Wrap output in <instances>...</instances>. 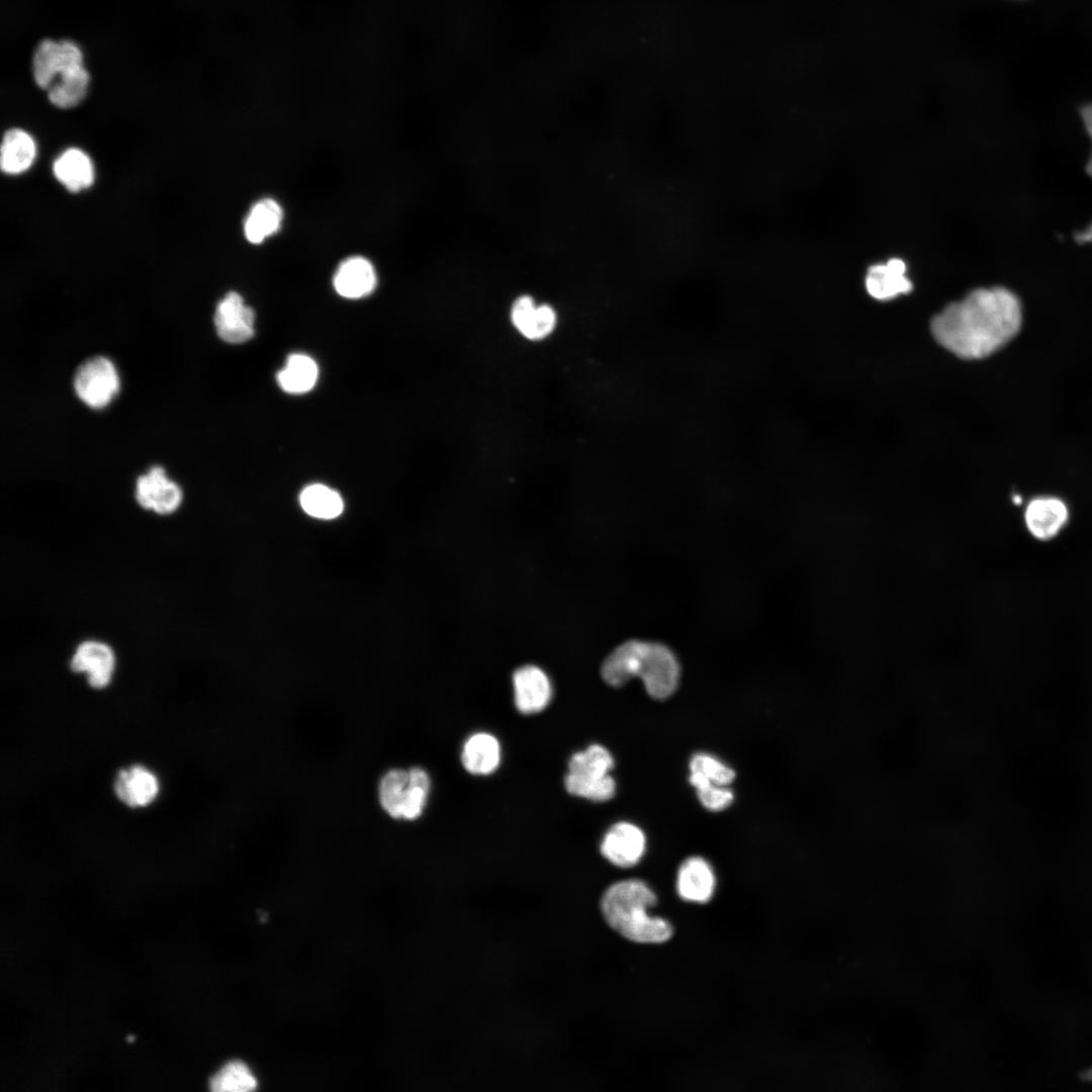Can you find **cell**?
<instances>
[{"label":"cell","instance_id":"cell-22","mask_svg":"<svg viewBox=\"0 0 1092 1092\" xmlns=\"http://www.w3.org/2000/svg\"><path fill=\"white\" fill-rule=\"evenodd\" d=\"M36 149L33 139L24 130H7L1 145V168L7 174H19L33 163Z\"/></svg>","mask_w":1092,"mask_h":1092},{"label":"cell","instance_id":"cell-18","mask_svg":"<svg viewBox=\"0 0 1092 1092\" xmlns=\"http://www.w3.org/2000/svg\"><path fill=\"white\" fill-rule=\"evenodd\" d=\"M118 799L129 807H145L159 792L157 778L147 768L133 765L118 772L114 782Z\"/></svg>","mask_w":1092,"mask_h":1092},{"label":"cell","instance_id":"cell-6","mask_svg":"<svg viewBox=\"0 0 1092 1092\" xmlns=\"http://www.w3.org/2000/svg\"><path fill=\"white\" fill-rule=\"evenodd\" d=\"M77 396L92 408L106 406L119 390V377L112 362L94 356L81 363L74 374Z\"/></svg>","mask_w":1092,"mask_h":1092},{"label":"cell","instance_id":"cell-24","mask_svg":"<svg viewBox=\"0 0 1092 1092\" xmlns=\"http://www.w3.org/2000/svg\"><path fill=\"white\" fill-rule=\"evenodd\" d=\"M89 85V73L84 65L70 69L60 75L48 88L50 101L61 108H70L79 104L86 96Z\"/></svg>","mask_w":1092,"mask_h":1092},{"label":"cell","instance_id":"cell-14","mask_svg":"<svg viewBox=\"0 0 1092 1092\" xmlns=\"http://www.w3.org/2000/svg\"><path fill=\"white\" fill-rule=\"evenodd\" d=\"M1068 508L1057 497H1036L1026 507L1024 520L1029 533L1038 540L1054 538L1067 524Z\"/></svg>","mask_w":1092,"mask_h":1092},{"label":"cell","instance_id":"cell-11","mask_svg":"<svg viewBox=\"0 0 1092 1092\" xmlns=\"http://www.w3.org/2000/svg\"><path fill=\"white\" fill-rule=\"evenodd\" d=\"M645 847L646 838L638 826L619 822L606 832L601 843V852L613 864L629 868L638 863Z\"/></svg>","mask_w":1092,"mask_h":1092},{"label":"cell","instance_id":"cell-30","mask_svg":"<svg viewBox=\"0 0 1092 1092\" xmlns=\"http://www.w3.org/2000/svg\"><path fill=\"white\" fill-rule=\"evenodd\" d=\"M1076 240L1079 243L1092 244V221L1081 232L1076 234Z\"/></svg>","mask_w":1092,"mask_h":1092},{"label":"cell","instance_id":"cell-17","mask_svg":"<svg viewBox=\"0 0 1092 1092\" xmlns=\"http://www.w3.org/2000/svg\"><path fill=\"white\" fill-rule=\"evenodd\" d=\"M511 320L524 337L541 340L553 331L556 313L550 305H536L532 297L523 295L514 302Z\"/></svg>","mask_w":1092,"mask_h":1092},{"label":"cell","instance_id":"cell-9","mask_svg":"<svg viewBox=\"0 0 1092 1092\" xmlns=\"http://www.w3.org/2000/svg\"><path fill=\"white\" fill-rule=\"evenodd\" d=\"M213 320L218 337L226 343L242 344L255 334V312L236 291L219 300Z\"/></svg>","mask_w":1092,"mask_h":1092},{"label":"cell","instance_id":"cell-2","mask_svg":"<svg viewBox=\"0 0 1092 1092\" xmlns=\"http://www.w3.org/2000/svg\"><path fill=\"white\" fill-rule=\"evenodd\" d=\"M601 674L612 687H621L632 677H639L649 696L663 700L677 689L680 665L674 652L665 644L633 639L622 643L606 657Z\"/></svg>","mask_w":1092,"mask_h":1092},{"label":"cell","instance_id":"cell-20","mask_svg":"<svg viewBox=\"0 0 1092 1092\" xmlns=\"http://www.w3.org/2000/svg\"><path fill=\"white\" fill-rule=\"evenodd\" d=\"M461 761L464 768L472 775L484 776L493 772L500 762L497 739L485 732L471 735L463 745Z\"/></svg>","mask_w":1092,"mask_h":1092},{"label":"cell","instance_id":"cell-10","mask_svg":"<svg viewBox=\"0 0 1092 1092\" xmlns=\"http://www.w3.org/2000/svg\"><path fill=\"white\" fill-rule=\"evenodd\" d=\"M74 672H84L93 689L107 687L115 668V654L106 642L88 639L80 642L70 660Z\"/></svg>","mask_w":1092,"mask_h":1092},{"label":"cell","instance_id":"cell-28","mask_svg":"<svg viewBox=\"0 0 1092 1092\" xmlns=\"http://www.w3.org/2000/svg\"><path fill=\"white\" fill-rule=\"evenodd\" d=\"M696 790L703 806L711 811L724 810L733 801V793L727 786L707 784Z\"/></svg>","mask_w":1092,"mask_h":1092},{"label":"cell","instance_id":"cell-13","mask_svg":"<svg viewBox=\"0 0 1092 1092\" xmlns=\"http://www.w3.org/2000/svg\"><path fill=\"white\" fill-rule=\"evenodd\" d=\"M333 284L337 293L345 298H362L375 289L377 273L366 257L350 256L339 264Z\"/></svg>","mask_w":1092,"mask_h":1092},{"label":"cell","instance_id":"cell-27","mask_svg":"<svg viewBox=\"0 0 1092 1092\" xmlns=\"http://www.w3.org/2000/svg\"><path fill=\"white\" fill-rule=\"evenodd\" d=\"M257 1086V1079L242 1061L226 1063L209 1081V1088L214 1092H246Z\"/></svg>","mask_w":1092,"mask_h":1092},{"label":"cell","instance_id":"cell-12","mask_svg":"<svg viewBox=\"0 0 1092 1092\" xmlns=\"http://www.w3.org/2000/svg\"><path fill=\"white\" fill-rule=\"evenodd\" d=\"M513 686L515 705L523 714L541 712L551 700L550 680L538 666L525 665L518 668L513 674Z\"/></svg>","mask_w":1092,"mask_h":1092},{"label":"cell","instance_id":"cell-5","mask_svg":"<svg viewBox=\"0 0 1092 1092\" xmlns=\"http://www.w3.org/2000/svg\"><path fill=\"white\" fill-rule=\"evenodd\" d=\"M613 767L614 759L610 751L600 744H592L570 757L565 788L569 794L577 797L596 802L608 801L616 791L615 781L610 775Z\"/></svg>","mask_w":1092,"mask_h":1092},{"label":"cell","instance_id":"cell-16","mask_svg":"<svg viewBox=\"0 0 1092 1092\" xmlns=\"http://www.w3.org/2000/svg\"><path fill=\"white\" fill-rule=\"evenodd\" d=\"M715 884L713 870L703 857H689L678 869L676 890L678 895L686 901L708 902L713 896Z\"/></svg>","mask_w":1092,"mask_h":1092},{"label":"cell","instance_id":"cell-15","mask_svg":"<svg viewBox=\"0 0 1092 1092\" xmlns=\"http://www.w3.org/2000/svg\"><path fill=\"white\" fill-rule=\"evenodd\" d=\"M906 270V263L898 258L871 266L866 278L868 293L878 300H889L910 292L913 286L905 275Z\"/></svg>","mask_w":1092,"mask_h":1092},{"label":"cell","instance_id":"cell-26","mask_svg":"<svg viewBox=\"0 0 1092 1092\" xmlns=\"http://www.w3.org/2000/svg\"><path fill=\"white\" fill-rule=\"evenodd\" d=\"M690 770V783L695 788L707 784L728 786L735 778L732 768L713 755L704 752L697 753L692 757Z\"/></svg>","mask_w":1092,"mask_h":1092},{"label":"cell","instance_id":"cell-29","mask_svg":"<svg viewBox=\"0 0 1092 1092\" xmlns=\"http://www.w3.org/2000/svg\"><path fill=\"white\" fill-rule=\"evenodd\" d=\"M1081 118L1086 132L1092 141V103L1085 105L1081 109Z\"/></svg>","mask_w":1092,"mask_h":1092},{"label":"cell","instance_id":"cell-25","mask_svg":"<svg viewBox=\"0 0 1092 1092\" xmlns=\"http://www.w3.org/2000/svg\"><path fill=\"white\" fill-rule=\"evenodd\" d=\"M299 502L306 514L318 519H334L340 516L344 509L341 495L320 483L306 486L300 493Z\"/></svg>","mask_w":1092,"mask_h":1092},{"label":"cell","instance_id":"cell-23","mask_svg":"<svg viewBox=\"0 0 1092 1092\" xmlns=\"http://www.w3.org/2000/svg\"><path fill=\"white\" fill-rule=\"evenodd\" d=\"M318 368L315 361L304 354H291L285 366L278 372L279 386L289 393H304L316 383Z\"/></svg>","mask_w":1092,"mask_h":1092},{"label":"cell","instance_id":"cell-1","mask_svg":"<svg viewBox=\"0 0 1092 1092\" xmlns=\"http://www.w3.org/2000/svg\"><path fill=\"white\" fill-rule=\"evenodd\" d=\"M1021 322V303L1015 293L1004 287L978 288L935 315L931 332L957 356L979 359L1009 342Z\"/></svg>","mask_w":1092,"mask_h":1092},{"label":"cell","instance_id":"cell-7","mask_svg":"<svg viewBox=\"0 0 1092 1092\" xmlns=\"http://www.w3.org/2000/svg\"><path fill=\"white\" fill-rule=\"evenodd\" d=\"M134 497L142 509L169 516L180 508L183 492L167 477L163 467L155 465L136 478Z\"/></svg>","mask_w":1092,"mask_h":1092},{"label":"cell","instance_id":"cell-32","mask_svg":"<svg viewBox=\"0 0 1092 1092\" xmlns=\"http://www.w3.org/2000/svg\"><path fill=\"white\" fill-rule=\"evenodd\" d=\"M1021 500H1022V499H1021V497H1020L1019 495H1015V496L1013 497V502H1014L1015 504H1017V505L1021 504Z\"/></svg>","mask_w":1092,"mask_h":1092},{"label":"cell","instance_id":"cell-3","mask_svg":"<svg viewBox=\"0 0 1092 1092\" xmlns=\"http://www.w3.org/2000/svg\"><path fill=\"white\" fill-rule=\"evenodd\" d=\"M656 901L655 894L644 882L626 880L606 890L601 910L608 924L625 938L640 943H661L671 937L673 930L667 920L649 916L647 909Z\"/></svg>","mask_w":1092,"mask_h":1092},{"label":"cell","instance_id":"cell-21","mask_svg":"<svg viewBox=\"0 0 1092 1092\" xmlns=\"http://www.w3.org/2000/svg\"><path fill=\"white\" fill-rule=\"evenodd\" d=\"M56 178L70 191L78 192L89 187L94 180V168L90 158L79 149H68L54 162Z\"/></svg>","mask_w":1092,"mask_h":1092},{"label":"cell","instance_id":"cell-4","mask_svg":"<svg viewBox=\"0 0 1092 1092\" xmlns=\"http://www.w3.org/2000/svg\"><path fill=\"white\" fill-rule=\"evenodd\" d=\"M430 786L429 775L422 767L391 768L380 778L378 801L389 817L413 821L423 813Z\"/></svg>","mask_w":1092,"mask_h":1092},{"label":"cell","instance_id":"cell-8","mask_svg":"<svg viewBox=\"0 0 1092 1092\" xmlns=\"http://www.w3.org/2000/svg\"><path fill=\"white\" fill-rule=\"evenodd\" d=\"M81 65L83 54L75 42L44 39L33 56V77L38 87L48 90L61 74Z\"/></svg>","mask_w":1092,"mask_h":1092},{"label":"cell","instance_id":"cell-31","mask_svg":"<svg viewBox=\"0 0 1092 1092\" xmlns=\"http://www.w3.org/2000/svg\"><path fill=\"white\" fill-rule=\"evenodd\" d=\"M1086 170H1087L1088 174L1092 177V152H1091V154L1089 156V159L1087 161Z\"/></svg>","mask_w":1092,"mask_h":1092},{"label":"cell","instance_id":"cell-19","mask_svg":"<svg viewBox=\"0 0 1092 1092\" xmlns=\"http://www.w3.org/2000/svg\"><path fill=\"white\" fill-rule=\"evenodd\" d=\"M284 212L279 202L265 197L257 200L248 211L244 221V236L254 245L262 244L282 226Z\"/></svg>","mask_w":1092,"mask_h":1092}]
</instances>
